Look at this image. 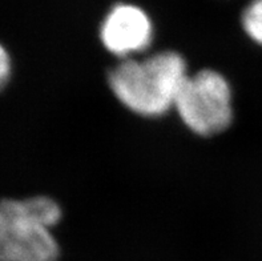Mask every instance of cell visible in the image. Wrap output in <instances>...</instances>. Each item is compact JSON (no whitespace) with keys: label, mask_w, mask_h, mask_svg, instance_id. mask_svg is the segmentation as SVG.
<instances>
[{"label":"cell","mask_w":262,"mask_h":261,"mask_svg":"<svg viewBox=\"0 0 262 261\" xmlns=\"http://www.w3.org/2000/svg\"><path fill=\"white\" fill-rule=\"evenodd\" d=\"M186 63L174 51L121 62L108 75L112 92L133 112L159 116L174 107L186 77Z\"/></svg>","instance_id":"cell-1"},{"label":"cell","mask_w":262,"mask_h":261,"mask_svg":"<svg viewBox=\"0 0 262 261\" xmlns=\"http://www.w3.org/2000/svg\"><path fill=\"white\" fill-rule=\"evenodd\" d=\"M59 255L48 228L30 223L0 224V261H57Z\"/></svg>","instance_id":"cell-4"},{"label":"cell","mask_w":262,"mask_h":261,"mask_svg":"<svg viewBox=\"0 0 262 261\" xmlns=\"http://www.w3.org/2000/svg\"><path fill=\"white\" fill-rule=\"evenodd\" d=\"M100 37L106 50L119 56L141 52L152 43V20L135 4H116L104 17Z\"/></svg>","instance_id":"cell-3"},{"label":"cell","mask_w":262,"mask_h":261,"mask_svg":"<svg viewBox=\"0 0 262 261\" xmlns=\"http://www.w3.org/2000/svg\"><path fill=\"white\" fill-rule=\"evenodd\" d=\"M11 75V57L6 47L0 43V89L7 84Z\"/></svg>","instance_id":"cell-7"},{"label":"cell","mask_w":262,"mask_h":261,"mask_svg":"<svg viewBox=\"0 0 262 261\" xmlns=\"http://www.w3.org/2000/svg\"><path fill=\"white\" fill-rule=\"evenodd\" d=\"M174 107L188 128L200 135H213L232 122V89L220 72L201 70L186 77Z\"/></svg>","instance_id":"cell-2"},{"label":"cell","mask_w":262,"mask_h":261,"mask_svg":"<svg viewBox=\"0 0 262 261\" xmlns=\"http://www.w3.org/2000/svg\"><path fill=\"white\" fill-rule=\"evenodd\" d=\"M243 27L254 42L262 46V0L246 7L243 13Z\"/></svg>","instance_id":"cell-6"},{"label":"cell","mask_w":262,"mask_h":261,"mask_svg":"<svg viewBox=\"0 0 262 261\" xmlns=\"http://www.w3.org/2000/svg\"><path fill=\"white\" fill-rule=\"evenodd\" d=\"M61 218V208L48 196H33L24 200H0V224L30 223L50 229Z\"/></svg>","instance_id":"cell-5"}]
</instances>
